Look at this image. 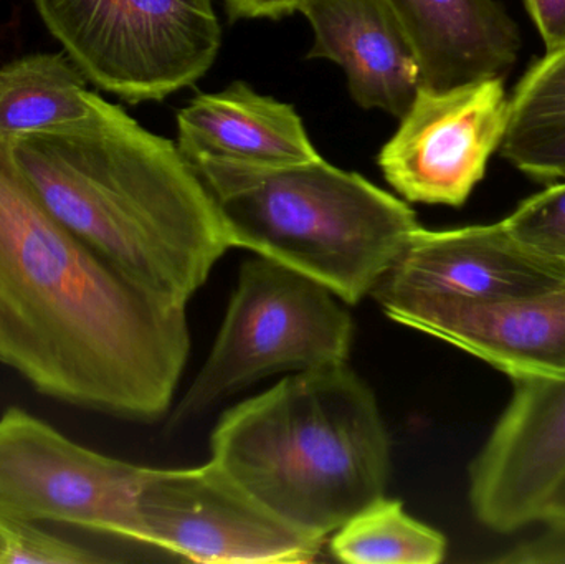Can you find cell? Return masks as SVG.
Returning a JSON list of instances; mask_svg holds the SVG:
<instances>
[{
	"instance_id": "6",
	"label": "cell",
	"mask_w": 565,
	"mask_h": 564,
	"mask_svg": "<svg viewBox=\"0 0 565 564\" xmlns=\"http://www.w3.org/2000/svg\"><path fill=\"white\" fill-rule=\"evenodd\" d=\"M88 82L129 105L194 85L217 60L214 0H35Z\"/></svg>"
},
{
	"instance_id": "13",
	"label": "cell",
	"mask_w": 565,
	"mask_h": 564,
	"mask_svg": "<svg viewBox=\"0 0 565 564\" xmlns=\"http://www.w3.org/2000/svg\"><path fill=\"white\" fill-rule=\"evenodd\" d=\"M417 58L422 86L504 78L520 58V26L498 0H382Z\"/></svg>"
},
{
	"instance_id": "11",
	"label": "cell",
	"mask_w": 565,
	"mask_h": 564,
	"mask_svg": "<svg viewBox=\"0 0 565 564\" xmlns=\"http://www.w3.org/2000/svg\"><path fill=\"white\" fill-rule=\"evenodd\" d=\"M565 285V267L518 244L503 222L418 228L372 294L493 301L543 294Z\"/></svg>"
},
{
	"instance_id": "3",
	"label": "cell",
	"mask_w": 565,
	"mask_h": 564,
	"mask_svg": "<svg viewBox=\"0 0 565 564\" xmlns=\"http://www.w3.org/2000/svg\"><path fill=\"white\" fill-rule=\"evenodd\" d=\"M212 459L282 520L319 536L384 497L391 440L348 363L298 371L225 411Z\"/></svg>"
},
{
	"instance_id": "7",
	"label": "cell",
	"mask_w": 565,
	"mask_h": 564,
	"mask_svg": "<svg viewBox=\"0 0 565 564\" xmlns=\"http://www.w3.org/2000/svg\"><path fill=\"white\" fill-rule=\"evenodd\" d=\"M141 545L195 563H309L324 539L282 520L214 459L194 469L146 467Z\"/></svg>"
},
{
	"instance_id": "16",
	"label": "cell",
	"mask_w": 565,
	"mask_h": 564,
	"mask_svg": "<svg viewBox=\"0 0 565 564\" xmlns=\"http://www.w3.org/2000/svg\"><path fill=\"white\" fill-rule=\"evenodd\" d=\"M88 79L66 53H33L0 68V141L72 125L92 111Z\"/></svg>"
},
{
	"instance_id": "12",
	"label": "cell",
	"mask_w": 565,
	"mask_h": 564,
	"mask_svg": "<svg viewBox=\"0 0 565 564\" xmlns=\"http://www.w3.org/2000/svg\"><path fill=\"white\" fill-rule=\"evenodd\" d=\"M315 43L309 58L341 66L351 98L402 118L422 86L417 58L382 0H305Z\"/></svg>"
},
{
	"instance_id": "18",
	"label": "cell",
	"mask_w": 565,
	"mask_h": 564,
	"mask_svg": "<svg viewBox=\"0 0 565 564\" xmlns=\"http://www.w3.org/2000/svg\"><path fill=\"white\" fill-rule=\"evenodd\" d=\"M501 222L526 251L565 267V179L521 202Z\"/></svg>"
},
{
	"instance_id": "10",
	"label": "cell",
	"mask_w": 565,
	"mask_h": 564,
	"mask_svg": "<svg viewBox=\"0 0 565 564\" xmlns=\"http://www.w3.org/2000/svg\"><path fill=\"white\" fill-rule=\"evenodd\" d=\"M395 323L487 361L514 380L565 377V285L493 301L372 294Z\"/></svg>"
},
{
	"instance_id": "20",
	"label": "cell",
	"mask_w": 565,
	"mask_h": 564,
	"mask_svg": "<svg viewBox=\"0 0 565 564\" xmlns=\"http://www.w3.org/2000/svg\"><path fill=\"white\" fill-rule=\"evenodd\" d=\"M500 564H565V523H546L530 539L518 542L493 560Z\"/></svg>"
},
{
	"instance_id": "15",
	"label": "cell",
	"mask_w": 565,
	"mask_h": 564,
	"mask_svg": "<svg viewBox=\"0 0 565 564\" xmlns=\"http://www.w3.org/2000/svg\"><path fill=\"white\" fill-rule=\"evenodd\" d=\"M498 152L533 181L565 179V46L537 60L518 83Z\"/></svg>"
},
{
	"instance_id": "4",
	"label": "cell",
	"mask_w": 565,
	"mask_h": 564,
	"mask_svg": "<svg viewBox=\"0 0 565 564\" xmlns=\"http://www.w3.org/2000/svg\"><path fill=\"white\" fill-rule=\"evenodd\" d=\"M191 164L232 247L299 272L348 305L372 295L422 227L407 202L322 156L285 166L215 158Z\"/></svg>"
},
{
	"instance_id": "8",
	"label": "cell",
	"mask_w": 565,
	"mask_h": 564,
	"mask_svg": "<svg viewBox=\"0 0 565 564\" xmlns=\"http://www.w3.org/2000/svg\"><path fill=\"white\" fill-rule=\"evenodd\" d=\"M508 115L504 78L448 89L420 86L381 149L379 168L407 202L461 207L500 149Z\"/></svg>"
},
{
	"instance_id": "5",
	"label": "cell",
	"mask_w": 565,
	"mask_h": 564,
	"mask_svg": "<svg viewBox=\"0 0 565 564\" xmlns=\"http://www.w3.org/2000/svg\"><path fill=\"white\" fill-rule=\"evenodd\" d=\"M335 298L324 285L270 258L244 262L217 340L172 423L271 374L348 363L354 321Z\"/></svg>"
},
{
	"instance_id": "2",
	"label": "cell",
	"mask_w": 565,
	"mask_h": 564,
	"mask_svg": "<svg viewBox=\"0 0 565 564\" xmlns=\"http://www.w3.org/2000/svg\"><path fill=\"white\" fill-rule=\"evenodd\" d=\"M72 125L10 141L46 207L136 284L189 304L232 248L211 192L171 139L88 89Z\"/></svg>"
},
{
	"instance_id": "23",
	"label": "cell",
	"mask_w": 565,
	"mask_h": 564,
	"mask_svg": "<svg viewBox=\"0 0 565 564\" xmlns=\"http://www.w3.org/2000/svg\"><path fill=\"white\" fill-rule=\"evenodd\" d=\"M546 523H565V476L551 496L546 509H544L541 525H546Z\"/></svg>"
},
{
	"instance_id": "1",
	"label": "cell",
	"mask_w": 565,
	"mask_h": 564,
	"mask_svg": "<svg viewBox=\"0 0 565 564\" xmlns=\"http://www.w3.org/2000/svg\"><path fill=\"white\" fill-rule=\"evenodd\" d=\"M188 304L132 281L73 234L0 141V363L76 407L151 423L191 351Z\"/></svg>"
},
{
	"instance_id": "19",
	"label": "cell",
	"mask_w": 565,
	"mask_h": 564,
	"mask_svg": "<svg viewBox=\"0 0 565 564\" xmlns=\"http://www.w3.org/2000/svg\"><path fill=\"white\" fill-rule=\"evenodd\" d=\"M106 562L88 549L46 532L43 526L17 522L0 513V564H89Z\"/></svg>"
},
{
	"instance_id": "14",
	"label": "cell",
	"mask_w": 565,
	"mask_h": 564,
	"mask_svg": "<svg viewBox=\"0 0 565 564\" xmlns=\"http://www.w3.org/2000/svg\"><path fill=\"white\" fill-rule=\"evenodd\" d=\"M175 145L189 162L215 158L285 166L321 158L291 105L260 95L244 82L199 93L179 109Z\"/></svg>"
},
{
	"instance_id": "9",
	"label": "cell",
	"mask_w": 565,
	"mask_h": 564,
	"mask_svg": "<svg viewBox=\"0 0 565 564\" xmlns=\"http://www.w3.org/2000/svg\"><path fill=\"white\" fill-rule=\"evenodd\" d=\"M513 384V397L470 466L471 509L498 533L543 522L565 476V377Z\"/></svg>"
},
{
	"instance_id": "21",
	"label": "cell",
	"mask_w": 565,
	"mask_h": 564,
	"mask_svg": "<svg viewBox=\"0 0 565 564\" xmlns=\"http://www.w3.org/2000/svg\"><path fill=\"white\" fill-rule=\"evenodd\" d=\"M531 19L543 36L546 53L565 46V0H524Z\"/></svg>"
},
{
	"instance_id": "17",
	"label": "cell",
	"mask_w": 565,
	"mask_h": 564,
	"mask_svg": "<svg viewBox=\"0 0 565 564\" xmlns=\"http://www.w3.org/2000/svg\"><path fill=\"white\" fill-rule=\"evenodd\" d=\"M447 539L408 515L398 500L381 497L332 533L329 550L342 563L437 564Z\"/></svg>"
},
{
	"instance_id": "22",
	"label": "cell",
	"mask_w": 565,
	"mask_h": 564,
	"mask_svg": "<svg viewBox=\"0 0 565 564\" xmlns=\"http://www.w3.org/2000/svg\"><path fill=\"white\" fill-rule=\"evenodd\" d=\"M232 22L247 19L280 20L299 12L305 0H222Z\"/></svg>"
}]
</instances>
